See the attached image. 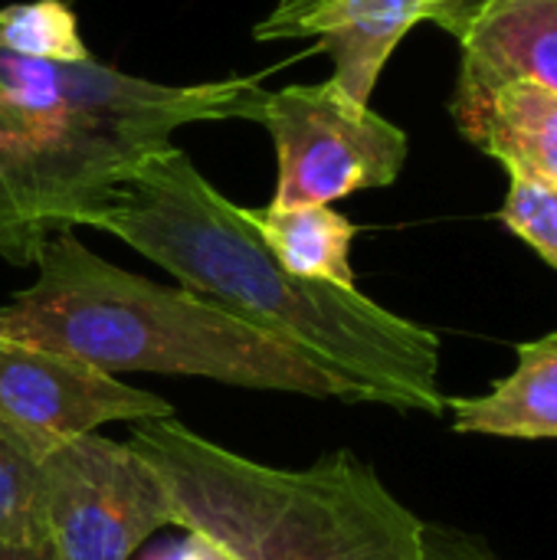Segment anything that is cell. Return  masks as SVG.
<instances>
[{
    "label": "cell",
    "mask_w": 557,
    "mask_h": 560,
    "mask_svg": "<svg viewBox=\"0 0 557 560\" xmlns=\"http://www.w3.org/2000/svg\"><path fill=\"white\" fill-rule=\"evenodd\" d=\"M460 135L506 164L557 184V92L506 82L489 92H456L450 102Z\"/></svg>",
    "instance_id": "30bf717a"
},
{
    "label": "cell",
    "mask_w": 557,
    "mask_h": 560,
    "mask_svg": "<svg viewBox=\"0 0 557 560\" xmlns=\"http://www.w3.org/2000/svg\"><path fill=\"white\" fill-rule=\"evenodd\" d=\"M515 371L483 397L446 400L463 436L557 440V331L522 341Z\"/></svg>",
    "instance_id": "8fae6325"
},
{
    "label": "cell",
    "mask_w": 557,
    "mask_h": 560,
    "mask_svg": "<svg viewBox=\"0 0 557 560\" xmlns=\"http://www.w3.org/2000/svg\"><path fill=\"white\" fill-rule=\"evenodd\" d=\"M43 505L56 560H128L148 535L177 528L158 466L131 443L98 433L43 456Z\"/></svg>",
    "instance_id": "8992f818"
},
{
    "label": "cell",
    "mask_w": 557,
    "mask_h": 560,
    "mask_svg": "<svg viewBox=\"0 0 557 560\" xmlns=\"http://www.w3.org/2000/svg\"><path fill=\"white\" fill-rule=\"evenodd\" d=\"M427 548H430V560H499L476 538L460 535V532L430 528V525H427Z\"/></svg>",
    "instance_id": "2e32d148"
},
{
    "label": "cell",
    "mask_w": 557,
    "mask_h": 560,
    "mask_svg": "<svg viewBox=\"0 0 557 560\" xmlns=\"http://www.w3.org/2000/svg\"><path fill=\"white\" fill-rule=\"evenodd\" d=\"M85 226L105 230L253 331L348 381L364 404L446 413L437 331L358 285L299 279L174 144L148 158Z\"/></svg>",
    "instance_id": "6da1fadb"
},
{
    "label": "cell",
    "mask_w": 557,
    "mask_h": 560,
    "mask_svg": "<svg viewBox=\"0 0 557 560\" xmlns=\"http://www.w3.org/2000/svg\"><path fill=\"white\" fill-rule=\"evenodd\" d=\"M440 3L443 0H279L253 36H315L318 49L335 59L332 82L368 105L397 43L420 20H433Z\"/></svg>",
    "instance_id": "ba28073f"
},
{
    "label": "cell",
    "mask_w": 557,
    "mask_h": 560,
    "mask_svg": "<svg viewBox=\"0 0 557 560\" xmlns=\"http://www.w3.org/2000/svg\"><path fill=\"white\" fill-rule=\"evenodd\" d=\"M276 144V207L335 203L358 190L391 187L407 161V135L355 102L332 79L263 92L256 118Z\"/></svg>",
    "instance_id": "5b68a950"
},
{
    "label": "cell",
    "mask_w": 557,
    "mask_h": 560,
    "mask_svg": "<svg viewBox=\"0 0 557 560\" xmlns=\"http://www.w3.org/2000/svg\"><path fill=\"white\" fill-rule=\"evenodd\" d=\"M0 49L39 62H85L89 46L62 0L13 3L0 10Z\"/></svg>",
    "instance_id": "4fadbf2b"
},
{
    "label": "cell",
    "mask_w": 557,
    "mask_h": 560,
    "mask_svg": "<svg viewBox=\"0 0 557 560\" xmlns=\"http://www.w3.org/2000/svg\"><path fill=\"white\" fill-rule=\"evenodd\" d=\"M499 220L557 272V184L509 171V194Z\"/></svg>",
    "instance_id": "9a60e30c"
},
{
    "label": "cell",
    "mask_w": 557,
    "mask_h": 560,
    "mask_svg": "<svg viewBox=\"0 0 557 560\" xmlns=\"http://www.w3.org/2000/svg\"><path fill=\"white\" fill-rule=\"evenodd\" d=\"M246 220L266 243V249L299 279L332 282L355 289L351 269V243L358 226L325 207V203H302V207H243Z\"/></svg>",
    "instance_id": "7c38bea8"
},
{
    "label": "cell",
    "mask_w": 557,
    "mask_h": 560,
    "mask_svg": "<svg viewBox=\"0 0 557 560\" xmlns=\"http://www.w3.org/2000/svg\"><path fill=\"white\" fill-rule=\"evenodd\" d=\"M167 417H174V407L151 390L131 387L72 354L0 335V427L39 456L105 423Z\"/></svg>",
    "instance_id": "52a82bcc"
},
{
    "label": "cell",
    "mask_w": 557,
    "mask_h": 560,
    "mask_svg": "<svg viewBox=\"0 0 557 560\" xmlns=\"http://www.w3.org/2000/svg\"><path fill=\"white\" fill-rule=\"evenodd\" d=\"M463 3H466V0H443V3L437 7V13H433V23H443V20H446L456 7H463Z\"/></svg>",
    "instance_id": "d6986e66"
},
{
    "label": "cell",
    "mask_w": 557,
    "mask_h": 560,
    "mask_svg": "<svg viewBox=\"0 0 557 560\" xmlns=\"http://www.w3.org/2000/svg\"><path fill=\"white\" fill-rule=\"evenodd\" d=\"M0 560H56V551L46 541H0Z\"/></svg>",
    "instance_id": "ac0fdd59"
},
{
    "label": "cell",
    "mask_w": 557,
    "mask_h": 560,
    "mask_svg": "<svg viewBox=\"0 0 557 560\" xmlns=\"http://www.w3.org/2000/svg\"><path fill=\"white\" fill-rule=\"evenodd\" d=\"M440 26L463 46L456 92L506 82L557 92V0H466Z\"/></svg>",
    "instance_id": "9c48e42d"
},
{
    "label": "cell",
    "mask_w": 557,
    "mask_h": 560,
    "mask_svg": "<svg viewBox=\"0 0 557 560\" xmlns=\"http://www.w3.org/2000/svg\"><path fill=\"white\" fill-rule=\"evenodd\" d=\"M0 335L72 354L105 374L154 371L364 404L348 381L184 285L167 289L112 266L72 230L43 246L36 282L0 308Z\"/></svg>",
    "instance_id": "3957f363"
},
{
    "label": "cell",
    "mask_w": 557,
    "mask_h": 560,
    "mask_svg": "<svg viewBox=\"0 0 557 560\" xmlns=\"http://www.w3.org/2000/svg\"><path fill=\"white\" fill-rule=\"evenodd\" d=\"M131 446L167 482L177 528L217 538L240 560H430L427 525L348 450L276 469L174 417L135 423Z\"/></svg>",
    "instance_id": "277c9868"
},
{
    "label": "cell",
    "mask_w": 557,
    "mask_h": 560,
    "mask_svg": "<svg viewBox=\"0 0 557 560\" xmlns=\"http://www.w3.org/2000/svg\"><path fill=\"white\" fill-rule=\"evenodd\" d=\"M151 560H240L227 545H220L217 538L204 535V532H187V538L161 548Z\"/></svg>",
    "instance_id": "e0dca14e"
},
{
    "label": "cell",
    "mask_w": 557,
    "mask_h": 560,
    "mask_svg": "<svg viewBox=\"0 0 557 560\" xmlns=\"http://www.w3.org/2000/svg\"><path fill=\"white\" fill-rule=\"evenodd\" d=\"M263 92L256 75L161 85L95 59L0 49V259L36 266L56 233L85 226L177 128L253 121Z\"/></svg>",
    "instance_id": "7a4b0ae2"
},
{
    "label": "cell",
    "mask_w": 557,
    "mask_h": 560,
    "mask_svg": "<svg viewBox=\"0 0 557 560\" xmlns=\"http://www.w3.org/2000/svg\"><path fill=\"white\" fill-rule=\"evenodd\" d=\"M0 541H46L43 456L0 427Z\"/></svg>",
    "instance_id": "5bb4252c"
}]
</instances>
